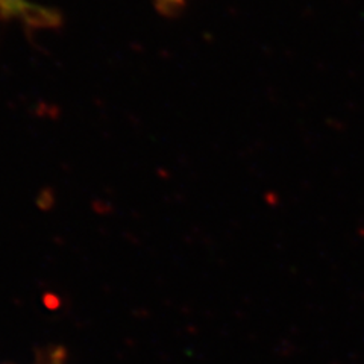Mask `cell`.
Segmentation results:
<instances>
[{
    "instance_id": "2",
    "label": "cell",
    "mask_w": 364,
    "mask_h": 364,
    "mask_svg": "<svg viewBox=\"0 0 364 364\" xmlns=\"http://www.w3.org/2000/svg\"><path fill=\"white\" fill-rule=\"evenodd\" d=\"M186 0H156V5L159 13L164 14H173L178 13V11L184 5Z\"/></svg>"
},
{
    "instance_id": "1",
    "label": "cell",
    "mask_w": 364,
    "mask_h": 364,
    "mask_svg": "<svg viewBox=\"0 0 364 364\" xmlns=\"http://www.w3.org/2000/svg\"><path fill=\"white\" fill-rule=\"evenodd\" d=\"M0 20L18 21L29 31H40L58 26L61 17L56 11L33 5L29 0H0Z\"/></svg>"
}]
</instances>
